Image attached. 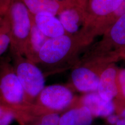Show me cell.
Masks as SVG:
<instances>
[{"label": "cell", "instance_id": "7c38bea8", "mask_svg": "<svg viewBox=\"0 0 125 125\" xmlns=\"http://www.w3.org/2000/svg\"><path fill=\"white\" fill-rule=\"evenodd\" d=\"M82 103L83 106L89 109L93 117H107L114 114L115 110L113 101L103 99L98 93L86 94L83 98Z\"/></svg>", "mask_w": 125, "mask_h": 125}, {"label": "cell", "instance_id": "6da1fadb", "mask_svg": "<svg viewBox=\"0 0 125 125\" xmlns=\"http://www.w3.org/2000/svg\"><path fill=\"white\" fill-rule=\"evenodd\" d=\"M28 103L22 86L13 65L7 59L0 61V107L13 112L14 116L28 110Z\"/></svg>", "mask_w": 125, "mask_h": 125}, {"label": "cell", "instance_id": "3957f363", "mask_svg": "<svg viewBox=\"0 0 125 125\" xmlns=\"http://www.w3.org/2000/svg\"><path fill=\"white\" fill-rule=\"evenodd\" d=\"M13 66L24 90L27 101L33 104L45 87L44 76L34 62L21 55H15Z\"/></svg>", "mask_w": 125, "mask_h": 125}, {"label": "cell", "instance_id": "44dd1931", "mask_svg": "<svg viewBox=\"0 0 125 125\" xmlns=\"http://www.w3.org/2000/svg\"><path fill=\"white\" fill-rule=\"evenodd\" d=\"M118 115L119 119L115 125H125V106L121 109Z\"/></svg>", "mask_w": 125, "mask_h": 125}, {"label": "cell", "instance_id": "5b68a950", "mask_svg": "<svg viewBox=\"0 0 125 125\" xmlns=\"http://www.w3.org/2000/svg\"><path fill=\"white\" fill-rule=\"evenodd\" d=\"M72 45V39L67 34L49 38L40 51L39 61L47 64L57 63L67 56Z\"/></svg>", "mask_w": 125, "mask_h": 125}, {"label": "cell", "instance_id": "4fadbf2b", "mask_svg": "<svg viewBox=\"0 0 125 125\" xmlns=\"http://www.w3.org/2000/svg\"><path fill=\"white\" fill-rule=\"evenodd\" d=\"M48 39L36 26L32 16L31 31L24 51L26 58L34 63L39 61L40 51Z\"/></svg>", "mask_w": 125, "mask_h": 125}, {"label": "cell", "instance_id": "ac0fdd59", "mask_svg": "<svg viewBox=\"0 0 125 125\" xmlns=\"http://www.w3.org/2000/svg\"><path fill=\"white\" fill-rule=\"evenodd\" d=\"M11 38L9 24L7 19L0 25V56L4 53L11 45Z\"/></svg>", "mask_w": 125, "mask_h": 125}, {"label": "cell", "instance_id": "d6986e66", "mask_svg": "<svg viewBox=\"0 0 125 125\" xmlns=\"http://www.w3.org/2000/svg\"><path fill=\"white\" fill-rule=\"evenodd\" d=\"M15 119L13 113L0 107V125H9Z\"/></svg>", "mask_w": 125, "mask_h": 125}, {"label": "cell", "instance_id": "e0dca14e", "mask_svg": "<svg viewBox=\"0 0 125 125\" xmlns=\"http://www.w3.org/2000/svg\"><path fill=\"white\" fill-rule=\"evenodd\" d=\"M60 117L57 113H48L31 116L20 125H58Z\"/></svg>", "mask_w": 125, "mask_h": 125}, {"label": "cell", "instance_id": "cb8c5ba5", "mask_svg": "<svg viewBox=\"0 0 125 125\" xmlns=\"http://www.w3.org/2000/svg\"></svg>", "mask_w": 125, "mask_h": 125}, {"label": "cell", "instance_id": "ffe728a7", "mask_svg": "<svg viewBox=\"0 0 125 125\" xmlns=\"http://www.w3.org/2000/svg\"><path fill=\"white\" fill-rule=\"evenodd\" d=\"M117 83L119 89L118 96L125 101V69L118 71Z\"/></svg>", "mask_w": 125, "mask_h": 125}, {"label": "cell", "instance_id": "8992f818", "mask_svg": "<svg viewBox=\"0 0 125 125\" xmlns=\"http://www.w3.org/2000/svg\"><path fill=\"white\" fill-rule=\"evenodd\" d=\"M85 1V0H84ZM123 0H88L83 2L85 13L84 27L89 29L115 12Z\"/></svg>", "mask_w": 125, "mask_h": 125}, {"label": "cell", "instance_id": "52a82bcc", "mask_svg": "<svg viewBox=\"0 0 125 125\" xmlns=\"http://www.w3.org/2000/svg\"><path fill=\"white\" fill-rule=\"evenodd\" d=\"M59 20L66 33L77 32L82 24L84 26L85 13L83 2L81 0H73L66 8L58 14Z\"/></svg>", "mask_w": 125, "mask_h": 125}, {"label": "cell", "instance_id": "7402d4cb", "mask_svg": "<svg viewBox=\"0 0 125 125\" xmlns=\"http://www.w3.org/2000/svg\"><path fill=\"white\" fill-rule=\"evenodd\" d=\"M107 121L108 123L111 125H116L117 122L119 119V116L118 115H115L113 114L108 116Z\"/></svg>", "mask_w": 125, "mask_h": 125}, {"label": "cell", "instance_id": "d4e9b609", "mask_svg": "<svg viewBox=\"0 0 125 125\" xmlns=\"http://www.w3.org/2000/svg\"><path fill=\"white\" fill-rule=\"evenodd\" d=\"M84 0H83V1H84Z\"/></svg>", "mask_w": 125, "mask_h": 125}, {"label": "cell", "instance_id": "ba28073f", "mask_svg": "<svg viewBox=\"0 0 125 125\" xmlns=\"http://www.w3.org/2000/svg\"><path fill=\"white\" fill-rule=\"evenodd\" d=\"M72 79L76 89L81 92H92L98 89L100 77L89 68L81 67L74 69Z\"/></svg>", "mask_w": 125, "mask_h": 125}, {"label": "cell", "instance_id": "9a60e30c", "mask_svg": "<svg viewBox=\"0 0 125 125\" xmlns=\"http://www.w3.org/2000/svg\"><path fill=\"white\" fill-rule=\"evenodd\" d=\"M93 118L89 109L83 106L64 113L60 117L58 125H91Z\"/></svg>", "mask_w": 125, "mask_h": 125}, {"label": "cell", "instance_id": "8fae6325", "mask_svg": "<svg viewBox=\"0 0 125 125\" xmlns=\"http://www.w3.org/2000/svg\"><path fill=\"white\" fill-rule=\"evenodd\" d=\"M32 15L47 13L56 16L73 0H21Z\"/></svg>", "mask_w": 125, "mask_h": 125}, {"label": "cell", "instance_id": "9c48e42d", "mask_svg": "<svg viewBox=\"0 0 125 125\" xmlns=\"http://www.w3.org/2000/svg\"><path fill=\"white\" fill-rule=\"evenodd\" d=\"M118 72L116 68L112 66L106 68L100 76L98 93L106 101H113L119 95Z\"/></svg>", "mask_w": 125, "mask_h": 125}, {"label": "cell", "instance_id": "603a6c76", "mask_svg": "<svg viewBox=\"0 0 125 125\" xmlns=\"http://www.w3.org/2000/svg\"><path fill=\"white\" fill-rule=\"evenodd\" d=\"M113 55L115 58H121L125 59V48L115 52Z\"/></svg>", "mask_w": 125, "mask_h": 125}, {"label": "cell", "instance_id": "5bb4252c", "mask_svg": "<svg viewBox=\"0 0 125 125\" xmlns=\"http://www.w3.org/2000/svg\"><path fill=\"white\" fill-rule=\"evenodd\" d=\"M108 45L115 52L125 48V14L117 20L104 32Z\"/></svg>", "mask_w": 125, "mask_h": 125}, {"label": "cell", "instance_id": "277c9868", "mask_svg": "<svg viewBox=\"0 0 125 125\" xmlns=\"http://www.w3.org/2000/svg\"><path fill=\"white\" fill-rule=\"evenodd\" d=\"M73 98L72 91L65 86L50 85L45 87L33 104L45 113H57L68 106Z\"/></svg>", "mask_w": 125, "mask_h": 125}, {"label": "cell", "instance_id": "7a4b0ae2", "mask_svg": "<svg viewBox=\"0 0 125 125\" xmlns=\"http://www.w3.org/2000/svg\"><path fill=\"white\" fill-rule=\"evenodd\" d=\"M32 15L21 0H11L7 9L13 56L24 55V51L31 29Z\"/></svg>", "mask_w": 125, "mask_h": 125}, {"label": "cell", "instance_id": "2e32d148", "mask_svg": "<svg viewBox=\"0 0 125 125\" xmlns=\"http://www.w3.org/2000/svg\"><path fill=\"white\" fill-rule=\"evenodd\" d=\"M125 14V0L112 14L96 23L92 27V31L97 33L105 32L112 24Z\"/></svg>", "mask_w": 125, "mask_h": 125}, {"label": "cell", "instance_id": "30bf717a", "mask_svg": "<svg viewBox=\"0 0 125 125\" xmlns=\"http://www.w3.org/2000/svg\"><path fill=\"white\" fill-rule=\"evenodd\" d=\"M33 19L36 26L48 38H56L66 34L59 20L52 14L38 13L33 16Z\"/></svg>", "mask_w": 125, "mask_h": 125}]
</instances>
